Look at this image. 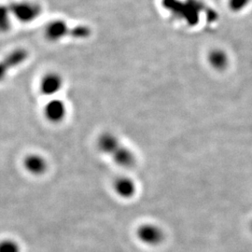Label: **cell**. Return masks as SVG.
<instances>
[{"instance_id": "7c38bea8", "label": "cell", "mask_w": 252, "mask_h": 252, "mask_svg": "<svg viewBox=\"0 0 252 252\" xmlns=\"http://www.w3.org/2000/svg\"><path fill=\"white\" fill-rule=\"evenodd\" d=\"M251 0H228V7L234 12H239L248 7Z\"/></svg>"}, {"instance_id": "30bf717a", "label": "cell", "mask_w": 252, "mask_h": 252, "mask_svg": "<svg viewBox=\"0 0 252 252\" xmlns=\"http://www.w3.org/2000/svg\"><path fill=\"white\" fill-rule=\"evenodd\" d=\"M110 158L115 164L122 168H131L136 162L135 153L124 144Z\"/></svg>"}, {"instance_id": "6da1fadb", "label": "cell", "mask_w": 252, "mask_h": 252, "mask_svg": "<svg viewBox=\"0 0 252 252\" xmlns=\"http://www.w3.org/2000/svg\"><path fill=\"white\" fill-rule=\"evenodd\" d=\"M90 28L88 27L79 26L71 28L61 20L51 22L45 29V36L51 41H58L65 36L85 38L90 36Z\"/></svg>"}, {"instance_id": "9c48e42d", "label": "cell", "mask_w": 252, "mask_h": 252, "mask_svg": "<svg viewBox=\"0 0 252 252\" xmlns=\"http://www.w3.org/2000/svg\"><path fill=\"white\" fill-rule=\"evenodd\" d=\"M113 189L119 197L123 199L133 198L136 193V184L129 177H119L113 182Z\"/></svg>"}, {"instance_id": "52a82bcc", "label": "cell", "mask_w": 252, "mask_h": 252, "mask_svg": "<svg viewBox=\"0 0 252 252\" xmlns=\"http://www.w3.org/2000/svg\"><path fill=\"white\" fill-rule=\"evenodd\" d=\"M28 58V53L24 49H17L9 53L1 63V78L3 79L11 69L18 67L25 63Z\"/></svg>"}, {"instance_id": "5b68a950", "label": "cell", "mask_w": 252, "mask_h": 252, "mask_svg": "<svg viewBox=\"0 0 252 252\" xmlns=\"http://www.w3.org/2000/svg\"><path fill=\"white\" fill-rule=\"evenodd\" d=\"M136 236L145 245L156 246L162 242L163 233L160 227L152 223H145L138 227Z\"/></svg>"}, {"instance_id": "4fadbf2b", "label": "cell", "mask_w": 252, "mask_h": 252, "mask_svg": "<svg viewBox=\"0 0 252 252\" xmlns=\"http://www.w3.org/2000/svg\"><path fill=\"white\" fill-rule=\"evenodd\" d=\"M1 252H19L18 245L11 240L3 241L1 244Z\"/></svg>"}, {"instance_id": "8992f818", "label": "cell", "mask_w": 252, "mask_h": 252, "mask_svg": "<svg viewBox=\"0 0 252 252\" xmlns=\"http://www.w3.org/2000/svg\"><path fill=\"white\" fill-rule=\"evenodd\" d=\"M122 141L111 132H105L98 136L96 147L102 154L111 157L122 147Z\"/></svg>"}, {"instance_id": "8fae6325", "label": "cell", "mask_w": 252, "mask_h": 252, "mask_svg": "<svg viewBox=\"0 0 252 252\" xmlns=\"http://www.w3.org/2000/svg\"><path fill=\"white\" fill-rule=\"evenodd\" d=\"M208 61L210 64L217 69H222L227 64V56L225 53L220 50H214L208 55Z\"/></svg>"}, {"instance_id": "3957f363", "label": "cell", "mask_w": 252, "mask_h": 252, "mask_svg": "<svg viewBox=\"0 0 252 252\" xmlns=\"http://www.w3.org/2000/svg\"><path fill=\"white\" fill-rule=\"evenodd\" d=\"M44 117L52 124H60L67 115V108L63 100L53 98L46 103Z\"/></svg>"}, {"instance_id": "ba28073f", "label": "cell", "mask_w": 252, "mask_h": 252, "mask_svg": "<svg viewBox=\"0 0 252 252\" xmlns=\"http://www.w3.org/2000/svg\"><path fill=\"white\" fill-rule=\"evenodd\" d=\"M24 167L30 175L42 176L48 170V162L42 155L32 153L25 158Z\"/></svg>"}, {"instance_id": "277c9868", "label": "cell", "mask_w": 252, "mask_h": 252, "mask_svg": "<svg viewBox=\"0 0 252 252\" xmlns=\"http://www.w3.org/2000/svg\"><path fill=\"white\" fill-rule=\"evenodd\" d=\"M63 87V78L58 73H47L39 81V92L45 96H54Z\"/></svg>"}, {"instance_id": "7a4b0ae2", "label": "cell", "mask_w": 252, "mask_h": 252, "mask_svg": "<svg viewBox=\"0 0 252 252\" xmlns=\"http://www.w3.org/2000/svg\"><path fill=\"white\" fill-rule=\"evenodd\" d=\"M7 8L10 14H12L19 22L24 24L35 21L42 13L41 7L35 2L30 1L13 2Z\"/></svg>"}]
</instances>
